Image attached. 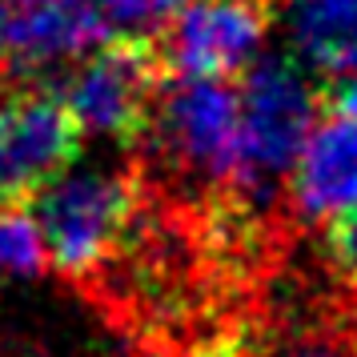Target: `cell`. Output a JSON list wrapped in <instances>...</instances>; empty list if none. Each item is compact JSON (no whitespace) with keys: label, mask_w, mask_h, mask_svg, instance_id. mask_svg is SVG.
I'll list each match as a JSON object with an SVG mask.
<instances>
[{"label":"cell","mask_w":357,"mask_h":357,"mask_svg":"<svg viewBox=\"0 0 357 357\" xmlns=\"http://www.w3.org/2000/svg\"><path fill=\"white\" fill-rule=\"evenodd\" d=\"M317 105H321L325 113H354L357 116V68L329 77V84L317 93Z\"/></svg>","instance_id":"cell-14"},{"label":"cell","mask_w":357,"mask_h":357,"mask_svg":"<svg viewBox=\"0 0 357 357\" xmlns=\"http://www.w3.org/2000/svg\"><path fill=\"white\" fill-rule=\"evenodd\" d=\"M132 205H137L132 177L89 173L45 185L24 201V213H33L45 257H52V265L65 277H84L121 241Z\"/></svg>","instance_id":"cell-4"},{"label":"cell","mask_w":357,"mask_h":357,"mask_svg":"<svg viewBox=\"0 0 357 357\" xmlns=\"http://www.w3.org/2000/svg\"><path fill=\"white\" fill-rule=\"evenodd\" d=\"M189 0H89L105 36H157Z\"/></svg>","instance_id":"cell-10"},{"label":"cell","mask_w":357,"mask_h":357,"mask_svg":"<svg viewBox=\"0 0 357 357\" xmlns=\"http://www.w3.org/2000/svg\"><path fill=\"white\" fill-rule=\"evenodd\" d=\"M321 225H325V249H329L333 269H337L345 281L357 285V205L333 213Z\"/></svg>","instance_id":"cell-12"},{"label":"cell","mask_w":357,"mask_h":357,"mask_svg":"<svg viewBox=\"0 0 357 357\" xmlns=\"http://www.w3.org/2000/svg\"><path fill=\"white\" fill-rule=\"evenodd\" d=\"M261 357H357L349 341L333 333H293V337L273 341Z\"/></svg>","instance_id":"cell-13"},{"label":"cell","mask_w":357,"mask_h":357,"mask_svg":"<svg viewBox=\"0 0 357 357\" xmlns=\"http://www.w3.org/2000/svg\"><path fill=\"white\" fill-rule=\"evenodd\" d=\"M317 116V93L289 52H265L241 68L237 84V181L249 201H269L289 177Z\"/></svg>","instance_id":"cell-1"},{"label":"cell","mask_w":357,"mask_h":357,"mask_svg":"<svg viewBox=\"0 0 357 357\" xmlns=\"http://www.w3.org/2000/svg\"><path fill=\"white\" fill-rule=\"evenodd\" d=\"M0 209H13V205H8V201H4V197H0Z\"/></svg>","instance_id":"cell-15"},{"label":"cell","mask_w":357,"mask_h":357,"mask_svg":"<svg viewBox=\"0 0 357 357\" xmlns=\"http://www.w3.org/2000/svg\"><path fill=\"white\" fill-rule=\"evenodd\" d=\"M84 149V129L52 84H8L0 77V197L24 205L61 181Z\"/></svg>","instance_id":"cell-3"},{"label":"cell","mask_w":357,"mask_h":357,"mask_svg":"<svg viewBox=\"0 0 357 357\" xmlns=\"http://www.w3.org/2000/svg\"><path fill=\"white\" fill-rule=\"evenodd\" d=\"M40 265H45V245L33 217H24V205L0 209V269L36 273Z\"/></svg>","instance_id":"cell-11"},{"label":"cell","mask_w":357,"mask_h":357,"mask_svg":"<svg viewBox=\"0 0 357 357\" xmlns=\"http://www.w3.org/2000/svg\"><path fill=\"white\" fill-rule=\"evenodd\" d=\"M161 56L177 77H233L257 56L269 29V0H189Z\"/></svg>","instance_id":"cell-6"},{"label":"cell","mask_w":357,"mask_h":357,"mask_svg":"<svg viewBox=\"0 0 357 357\" xmlns=\"http://www.w3.org/2000/svg\"><path fill=\"white\" fill-rule=\"evenodd\" d=\"M105 40L89 0H4L0 4V77H29L45 61Z\"/></svg>","instance_id":"cell-7"},{"label":"cell","mask_w":357,"mask_h":357,"mask_svg":"<svg viewBox=\"0 0 357 357\" xmlns=\"http://www.w3.org/2000/svg\"><path fill=\"white\" fill-rule=\"evenodd\" d=\"M149 132L185 173L237 181V84L229 77H165Z\"/></svg>","instance_id":"cell-5"},{"label":"cell","mask_w":357,"mask_h":357,"mask_svg":"<svg viewBox=\"0 0 357 357\" xmlns=\"http://www.w3.org/2000/svg\"><path fill=\"white\" fill-rule=\"evenodd\" d=\"M289 197L297 217L329 221L333 213L357 205V116L325 113L313 125L289 169Z\"/></svg>","instance_id":"cell-8"},{"label":"cell","mask_w":357,"mask_h":357,"mask_svg":"<svg viewBox=\"0 0 357 357\" xmlns=\"http://www.w3.org/2000/svg\"><path fill=\"white\" fill-rule=\"evenodd\" d=\"M289 33L301 56L329 77L357 68V0H289Z\"/></svg>","instance_id":"cell-9"},{"label":"cell","mask_w":357,"mask_h":357,"mask_svg":"<svg viewBox=\"0 0 357 357\" xmlns=\"http://www.w3.org/2000/svg\"><path fill=\"white\" fill-rule=\"evenodd\" d=\"M165 77L169 65L157 36H105L73 68L61 97L84 132L109 137L121 149H137L149 137Z\"/></svg>","instance_id":"cell-2"}]
</instances>
